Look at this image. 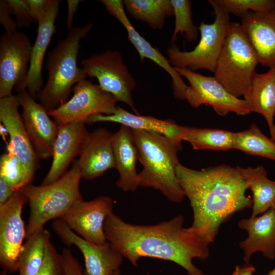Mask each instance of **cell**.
Here are the masks:
<instances>
[{
	"label": "cell",
	"mask_w": 275,
	"mask_h": 275,
	"mask_svg": "<svg viewBox=\"0 0 275 275\" xmlns=\"http://www.w3.org/2000/svg\"><path fill=\"white\" fill-rule=\"evenodd\" d=\"M182 215L152 225L127 223L113 212L106 218L107 241L133 266L143 257L172 261L187 275H205L193 262L210 255L209 243L183 226Z\"/></svg>",
	"instance_id": "1"
},
{
	"label": "cell",
	"mask_w": 275,
	"mask_h": 275,
	"mask_svg": "<svg viewBox=\"0 0 275 275\" xmlns=\"http://www.w3.org/2000/svg\"><path fill=\"white\" fill-rule=\"evenodd\" d=\"M243 169L222 164L196 170L177 166V178L193 211L189 231L210 244L222 224L252 207V199L245 195L249 186Z\"/></svg>",
	"instance_id": "2"
},
{
	"label": "cell",
	"mask_w": 275,
	"mask_h": 275,
	"mask_svg": "<svg viewBox=\"0 0 275 275\" xmlns=\"http://www.w3.org/2000/svg\"><path fill=\"white\" fill-rule=\"evenodd\" d=\"M132 132L139 161L143 166L138 173L139 186L153 188L170 201L181 202L185 195L176 175L181 142L155 132L137 129Z\"/></svg>",
	"instance_id": "3"
},
{
	"label": "cell",
	"mask_w": 275,
	"mask_h": 275,
	"mask_svg": "<svg viewBox=\"0 0 275 275\" xmlns=\"http://www.w3.org/2000/svg\"><path fill=\"white\" fill-rule=\"evenodd\" d=\"M92 27L93 24L88 23L73 28L48 53L46 61L47 81L36 98L48 113L68 101L73 87L86 79L85 71L77 66V56L80 41Z\"/></svg>",
	"instance_id": "4"
},
{
	"label": "cell",
	"mask_w": 275,
	"mask_h": 275,
	"mask_svg": "<svg viewBox=\"0 0 275 275\" xmlns=\"http://www.w3.org/2000/svg\"><path fill=\"white\" fill-rule=\"evenodd\" d=\"M81 179L76 160L71 169L54 182L39 186L31 183L20 190L28 200L30 210L26 238L49 221L60 219L83 199L79 188Z\"/></svg>",
	"instance_id": "5"
},
{
	"label": "cell",
	"mask_w": 275,
	"mask_h": 275,
	"mask_svg": "<svg viewBox=\"0 0 275 275\" xmlns=\"http://www.w3.org/2000/svg\"><path fill=\"white\" fill-rule=\"evenodd\" d=\"M259 63L255 50L241 24L231 22L214 77L230 93L239 98L247 92Z\"/></svg>",
	"instance_id": "6"
},
{
	"label": "cell",
	"mask_w": 275,
	"mask_h": 275,
	"mask_svg": "<svg viewBox=\"0 0 275 275\" xmlns=\"http://www.w3.org/2000/svg\"><path fill=\"white\" fill-rule=\"evenodd\" d=\"M208 2L213 9L215 19L210 24L201 22L198 27L201 38L195 48L181 51L173 44L167 50L169 63L174 68L191 71L206 69L214 72L231 22L230 14L217 0Z\"/></svg>",
	"instance_id": "7"
},
{
	"label": "cell",
	"mask_w": 275,
	"mask_h": 275,
	"mask_svg": "<svg viewBox=\"0 0 275 275\" xmlns=\"http://www.w3.org/2000/svg\"><path fill=\"white\" fill-rule=\"evenodd\" d=\"M87 76L96 78L99 86L112 94L117 100L125 103L135 113L131 97L136 82L124 64L121 53L108 49L94 54L81 62Z\"/></svg>",
	"instance_id": "8"
},
{
	"label": "cell",
	"mask_w": 275,
	"mask_h": 275,
	"mask_svg": "<svg viewBox=\"0 0 275 275\" xmlns=\"http://www.w3.org/2000/svg\"><path fill=\"white\" fill-rule=\"evenodd\" d=\"M72 91L69 100L48 113L58 126L71 122L86 124L92 115H112L117 109L118 101L112 94L86 79L76 84Z\"/></svg>",
	"instance_id": "9"
},
{
	"label": "cell",
	"mask_w": 275,
	"mask_h": 275,
	"mask_svg": "<svg viewBox=\"0 0 275 275\" xmlns=\"http://www.w3.org/2000/svg\"><path fill=\"white\" fill-rule=\"evenodd\" d=\"M181 76L189 82L185 99L195 108L209 105L219 116L224 117L229 113L245 116L251 112L244 99L230 93L214 77L208 76L187 69L175 68Z\"/></svg>",
	"instance_id": "10"
},
{
	"label": "cell",
	"mask_w": 275,
	"mask_h": 275,
	"mask_svg": "<svg viewBox=\"0 0 275 275\" xmlns=\"http://www.w3.org/2000/svg\"><path fill=\"white\" fill-rule=\"evenodd\" d=\"M28 202L20 190L0 205V264L3 270L8 272L18 271V257L26 238L22 212Z\"/></svg>",
	"instance_id": "11"
},
{
	"label": "cell",
	"mask_w": 275,
	"mask_h": 275,
	"mask_svg": "<svg viewBox=\"0 0 275 275\" xmlns=\"http://www.w3.org/2000/svg\"><path fill=\"white\" fill-rule=\"evenodd\" d=\"M33 45L21 32L5 33L0 37V98L12 94L28 75Z\"/></svg>",
	"instance_id": "12"
},
{
	"label": "cell",
	"mask_w": 275,
	"mask_h": 275,
	"mask_svg": "<svg viewBox=\"0 0 275 275\" xmlns=\"http://www.w3.org/2000/svg\"><path fill=\"white\" fill-rule=\"evenodd\" d=\"M113 200L108 196H100L88 201L82 199L59 219L87 241L103 244L107 241L104 230V222L113 212Z\"/></svg>",
	"instance_id": "13"
},
{
	"label": "cell",
	"mask_w": 275,
	"mask_h": 275,
	"mask_svg": "<svg viewBox=\"0 0 275 275\" xmlns=\"http://www.w3.org/2000/svg\"><path fill=\"white\" fill-rule=\"evenodd\" d=\"M16 95L22 108L21 116L26 132L36 154L40 159L49 158L52 156L58 125L26 90L18 91Z\"/></svg>",
	"instance_id": "14"
},
{
	"label": "cell",
	"mask_w": 275,
	"mask_h": 275,
	"mask_svg": "<svg viewBox=\"0 0 275 275\" xmlns=\"http://www.w3.org/2000/svg\"><path fill=\"white\" fill-rule=\"evenodd\" d=\"M52 227L64 243L74 245L81 252L86 275H112L119 269L124 257L109 242L103 244L88 242L59 219L53 221Z\"/></svg>",
	"instance_id": "15"
},
{
	"label": "cell",
	"mask_w": 275,
	"mask_h": 275,
	"mask_svg": "<svg viewBox=\"0 0 275 275\" xmlns=\"http://www.w3.org/2000/svg\"><path fill=\"white\" fill-rule=\"evenodd\" d=\"M99 2L104 6L107 12L116 18L126 30L128 40L138 51L141 61L148 59L163 69L172 78L174 96L181 100L185 99L188 86L175 68L170 64L168 59L157 47H153L131 24L125 12L123 1L101 0Z\"/></svg>",
	"instance_id": "16"
},
{
	"label": "cell",
	"mask_w": 275,
	"mask_h": 275,
	"mask_svg": "<svg viewBox=\"0 0 275 275\" xmlns=\"http://www.w3.org/2000/svg\"><path fill=\"white\" fill-rule=\"evenodd\" d=\"M17 95L0 98V121L6 128L10 141L7 152L15 154L33 173L39 168V159L26 132Z\"/></svg>",
	"instance_id": "17"
},
{
	"label": "cell",
	"mask_w": 275,
	"mask_h": 275,
	"mask_svg": "<svg viewBox=\"0 0 275 275\" xmlns=\"http://www.w3.org/2000/svg\"><path fill=\"white\" fill-rule=\"evenodd\" d=\"M89 133L84 122H71L59 126L52 163L41 185L54 182L67 172L75 158L80 155Z\"/></svg>",
	"instance_id": "18"
},
{
	"label": "cell",
	"mask_w": 275,
	"mask_h": 275,
	"mask_svg": "<svg viewBox=\"0 0 275 275\" xmlns=\"http://www.w3.org/2000/svg\"><path fill=\"white\" fill-rule=\"evenodd\" d=\"M60 1L51 0L42 19L38 22L37 35L33 45L30 67L23 82L16 88L18 91L26 90L36 99L43 86L42 69L45 54L55 32V21L58 14Z\"/></svg>",
	"instance_id": "19"
},
{
	"label": "cell",
	"mask_w": 275,
	"mask_h": 275,
	"mask_svg": "<svg viewBox=\"0 0 275 275\" xmlns=\"http://www.w3.org/2000/svg\"><path fill=\"white\" fill-rule=\"evenodd\" d=\"M114 133L104 128L90 132L77 160L81 178L92 180L116 168L113 148Z\"/></svg>",
	"instance_id": "20"
},
{
	"label": "cell",
	"mask_w": 275,
	"mask_h": 275,
	"mask_svg": "<svg viewBox=\"0 0 275 275\" xmlns=\"http://www.w3.org/2000/svg\"><path fill=\"white\" fill-rule=\"evenodd\" d=\"M237 225L248 234L247 238L239 244L245 263H249L256 252L262 253L270 260L275 258V206L261 215L241 219Z\"/></svg>",
	"instance_id": "21"
},
{
	"label": "cell",
	"mask_w": 275,
	"mask_h": 275,
	"mask_svg": "<svg viewBox=\"0 0 275 275\" xmlns=\"http://www.w3.org/2000/svg\"><path fill=\"white\" fill-rule=\"evenodd\" d=\"M241 25L259 63L275 67V8L263 12H248L241 17Z\"/></svg>",
	"instance_id": "22"
},
{
	"label": "cell",
	"mask_w": 275,
	"mask_h": 275,
	"mask_svg": "<svg viewBox=\"0 0 275 275\" xmlns=\"http://www.w3.org/2000/svg\"><path fill=\"white\" fill-rule=\"evenodd\" d=\"M113 148L116 169L119 174L116 183L117 187L125 191L136 190L139 187L135 168L139 157L131 128L120 126L118 131L114 133Z\"/></svg>",
	"instance_id": "23"
},
{
	"label": "cell",
	"mask_w": 275,
	"mask_h": 275,
	"mask_svg": "<svg viewBox=\"0 0 275 275\" xmlns=\"http://www.w3.org/2000/svg\"><path fill=\"white\" fill-rule=\"evenodd\" d=\"M111 122L119 123L132 129L143 130L163 134L176 141L182 142L184 126L177 124L171 120H161L150 116L131 114L118 106L112 115L95 114L90 117L86 124Z\"/></svg>",
	"instance_id": "24"
},
{
	"label": "cell",
	"mask_w": 275,
	"mask_h": 275,
	"mask_svg": "<svg viewBox=\"0 0 275 275\" xmlns=\"http://www.w3.org/2000/svg\"><path fill=\"white\" fill-rule=\"evenodd\" d=\"M243 97L251 112L261 114L265 118L272 135L275 126V67L263 74L256 72Z\"/></svg>",
	"instance_id": "25"
},
{
	"label": "cell",
	"mask_w": 275,
	"mask_h": 275,
	"mask_svg": "<svg viewBox=\"0 0 275 275\" xmlns=\"http://www.w3.org/2000/svg\"><path fill=\"white\" fill-rule=\"evenodd\" d=\"M243 170L249 189L253 193L251 216L256 217L275 206V181L268 178L267 172L262 166Z\"/></svg>",
	"instance_id": "26"
},
{
	"label": "cell",
	"mask_w": 275,
	"mask_h": 275,
	"mask_svg": "<svg viewBox=\"0 0 275 275\" xmlns=\"http://www.w3.org/2000/svg\"><path fill=\"white\" fill-rule=\"evenodd\" d=\"M26 239L18 257V273L38 275L43 263L46 247L50 241V234L44 227Z\"/></svg>",
	"instance_id": "27"
},
{
	"label": "cell",
	"mask_w": 275,
	"mask_h": 275,
	"mask_svg": "<svg viewBox=\"0 0 275 275\" xmlns=\"http://www.w3.org/2000/svg\"><path fill=\"white\" fill-rule=\"evenodd\" d=\"M123 3L131 17L153 29H162L166 18L174 15L171 0H124Z\"/></svg>",
	"instance_id": "28"
},
{
	"label": "cell",
	"mask_w": 275,
	"mask_h": 275,
	"mask_svg": "<svg viewBox=\"0 0 275 275\" xmlns=\"http://www.w3.org/2000/svg\"><path fill=\"white\" fill-rule=\"evenodd\" d=\"M234 133L228 130L184 126L182 140L194 150L227 151L234 149Z\"/></svg>",
	"instance_id": "29"
},
{
	"label": "cell",
	"mask_w": 275,
	"mask_h": 275,
	"mask_svg": "<svg viewBox=\"0 0 275 275\" xmlns=\"http://www.w3.org/2000/svg\"><path fill=\"white\" fill-rule=\"evenodd\" d=\"M234 149L275 161V142L265 135L255 123L245 130L234 133Z\"/></svg>",
	"instance_id": "30"
},
{
	"label": "cell",
	"mask_w": 275,
	"mask_h": 275,
	"mask_svg": "<svg viewBox=\"0 0 275 275\" xmlns=\"http://www.w3.org/2000/svg\"><path fill=\"white\" fill-rule=\"evenodd\" d=\"M35 173L15 154L7 152L0 157V178L16 192L32 183Z\"/></svg>",
	"instance_id": "31"
},
{
	"label": "cell",
	"mask_w": 275,
	"mask_h": 275,
	"mask_svg": "<svg viewBox=\"0 0 275 275\" xmlns=\"http://www.w3.org/2000/svg\"><path fill=\"white\" fill-rule=\"evenodd\" d=\"M175 18V28L171 39L174 44L181 33L188 42L196 40L199 30L192 20L191 2L189 0H171Z\"/></svg>",
	"instance_id": "32"
},
{
	"label": "cell",
	"mask_w": 275,
	"mask_h": 275,
	"mask_svg": "<svg viewBox=\"0 0 275 275\" xmlns=\"http://www.w3.org/2000/svg\"><path fill=\"white\" fill-rule=\"evenodd\" d=\"M229 13L241 17L248 12H263L275 8V0H217Z\"/></svg>",
	"instance_id": "33"
},
{
	"label": "cell",
	"mask_w": 275,
	"mask_h": 275,
	"mask_svg": "<svg viewBox=\"0 0 275 275\" xmlns=\"http://www.w3.org/2000/svg\"><path fill=\"white\" fill-rule=\"evenodd\" d=\"M38 275H66L61 254L51 241L46 247L43 263Z\"/></svg>",
	"instance_id": "34"
},
{
	"label": "cell",
	"mask_w": 275,
	"mask_h": 275,
	"mask_svg": "<svg viewBox=\"0 0 275 275\" xmlns=\"http://www.w3.org/2000/svg\"><path fill=\"white\" fill-rule=\"evenodd\" d=\"M10 11L18 27H26L34 22L26 0H6Z\"/></svg>",
	"instance_id": "35"
},
{
	"label": "cell",
	"mask_w": 275,
	"mask_h": 275,
	"mask_svg": "<svg viewBox=\"0 0 275 275\" xmlns=\"http://www.w3.org/2000/svg\"><path fill=\"white\" fill-rule=\"evenodd\" d=\"M61 255L66 275H84L82 266L70 249H63Z\"/></svg>",
	"instance_id": "36"
},
{
	"label": "cell",
	"mask_w": 275,
	"mask_h": 275,
	"mask_svg": "<svg viewBox=\"0 0 275 275\" xmlns=\"http://www.w3.org/2000/svg\"><path fill=\"white\" fill-rule=\"evenodd\" d=\"M6 0L0 1V22L5 30L6 33H13L17 32V25L11 18Z\"/></svg>",
	"instance_id": "37"
},
{
	"label": "cell",
	"mask_w": 275,
	"mask_h": 275,
	"mask_svg": "<svg viewBox=\"0 0 275 275\" xmlns=\"http://www.w3.org/2000/svg\"><path fill=\"white\" fill-rule=\"evenodd\" d=\"M26 1L34 21L38 22L45 15L51 0Z\"/></svg>",
	"instance_id": "38"
},
{
	"label": "cell",
	"mask_w": 275,
	"mask_h": 275,
	"mask_svg": "<svg viewBox=\"0 0 275 275\" xmlns=\"http://www.w3.org/2000/svg\"><path fill=\"white\" fill-rule=\"evenodd\" d=\"M15 193L8 183L0 178V205L9 201Z\"/></svg>",
	"instance_id": "39"
},
{
	"label": "cell",
	"mask_w": 275,
	"mask_h": 275,
	"mask_svg": "<svg viewBox=\"0 0 275 275\" xmlns=\"http://www.w3.org/2000/svg\"><path fill=\"white\" fill-rule=\"evenodd\" d=\"M81 1L79 0H68L67 1L68 13L67 17V27L68 30H71L73 25V19L74 13L76 12L77 7Z\"/></svg>",
	"instance_id": "40"
},
{
	"label": "cell",
	"mask_w": 275,
	"mask_h": 275,
	"mask_svg": "<svg viewBox=\"0 0 275 275\" xmlns=\"http://www.w3.org/2000/svg\"><path fill=\"white\" fill-rule=\"evenodd\" d=\"M256 269L252 264L246 263L242 266L237 265L231 275H253Z\"/></svg>",
	"instance_id": "41"
},
{
	"label": "cell",
	"mask_w": 275,
	"mask_h": 275,
	"mask_svg": "<svg viewBox=\"0 0 275 275\" xmlns=\"http://www.w3.org/2000/svg\"><path fill=\"white\" fill-rule=\"evenodd\" d=\"M112 275H121V272L120 269L115 270Z\"/></svg>",
	"instance_id": "42"
},
{
	"label": "cell",
	"mask_w": 275,
	"mask_h": 275,
	"mask_svg": "<svg viewBox=\"0 0 275 275\" xmlns=\"http://www.w3.org/2000/svg\"><path fill=\"white\" fill-rule=\"evenodd\" d=\"M266 275H275V268L270 271Z\"/></svg>",
	"instance_id": "43"
},
{
	"label": "cell",
	"mask_w": 275,
	"mask_h": 275,
	"mask_svg": "<svg viewBox=\"0 0 275 275\" xmlns=\"http://www.w3.org/2000/svg\"><path fill=\"white\" fill-rule=\"evenodd\" d=\"M8 272L7 271L3 270V271L1 272L0 275H8Z\"/></svg>",
	"instance_id": "44"
},
{
	"label": "cell",
	"mask_w": 275,
	"mask_h": 275,
	"mask_svg": "<svg viewBox=\"0 0 275 275\" xmlns=\"http://www.w3.org/2000/svg\"><path fill=\"white\" fill-rule=\"evenodd\" d=\"M274 117H275V114H274ZM271 138L274 142H275V126H274V132L272 135L271 136Z\"/></svg>",
	"instance_id": "45"
}]
</instances>
